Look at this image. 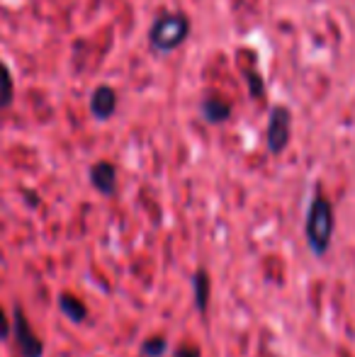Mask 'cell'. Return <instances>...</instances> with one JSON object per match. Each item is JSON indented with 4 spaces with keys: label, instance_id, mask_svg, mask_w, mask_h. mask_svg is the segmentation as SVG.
<instances>
[{
    "label": "cell",
    "instance_id": "1",
    "mask_svg": "<svg viewBox=\"0 0 355 357\" xmlns=\"http://www.w3.org/2000/svg\"><path fill=\"white\" fill-rule=\"evenodd\" d=\"M190 37V17L183 13H163L149 27V44L156 52L168 54L183 47Z\"/></svg>",
    "mask_w": 355,
    "mask_h": 357
},
{
    "label": "cell",
    "instance_id": "2",
    "mask_svg": "<svg viewBox=\"0 0 355 357\" xmlns=\"http://www.w3.org/2000/svg\"><path fill=\"white\" fill-rule=\"evenodd\" d=\"M333 236V209L328 199L314 197L312 207L307 212V243L317 255H324L331 245Z\"/></svg>",
    "mask_w": 355,
    "mask_h": 357
},
{
    "label": "cell",
    "instance_id": "3",
    "mask_svg": "<svg viewBox=\"0 0 355 357\" xmlns=\"http://www.w3.org/2000/svg\"><path fill=\"white\" fill-rule=\"evenodd\" d=\"M13 331H15V343H17V350L22 353V357H42L44 355V343L34 335L32 326H29L24 311L15 309L13 314Z\"/></svg>",
    "mask_w": 355,
    "mask_h": 357
},
{
    "label": "cell",
    "instance_id": "4",
    "mask_svg": "<svg viewBox=\"0 0 355 357\" xmlns=\"http://www.w3.org/2000/svg\"><path fill=\"white\" fill-rule=\"evenodd\" d=\"M289 109L287 107H273L268 119V149L270 153H282L289 142Z\"/></svg>",
    "mask_w": 355,
    "mask_h": 357
},
{
    "label": "cell",
    "instance_id": "5",
    "mask_svg": "<svg viewBox=\"0 0 355 357\" xmlns=\"http://www.w3.org/2000/svg\"><path fill=\"white\" fill-rule=\"evenodd\" d=\"M117 109V93L109 85H98L90 93V114L100 122H107Z\"/></svg>",
    "mask_w": 355,
    "mask_h": 357
},
{
    "label": "cell",
    "instance_id": "6",
    "mask_svg": "<svg viewBox=\"0 0 355 357\" xmlns=\"http://www.w3.org/2000/svg\"><path fill=\"white\" fill-rule=\"evenodd\" d=\"M90 185L105 197H112L117 190V168L109 160H100L90 168Z\"/></svg>",
    "mask_w": 355,
    "mask_h": 357
},
{
    "label": "cell",
    "instance_id": "7",
    "mask_svg": "<svg viewBox=\"0 0 355 357\" xmlns=\"http://www.w3.org/2000/svg\"><path fill=\"white\" fill-rule=\"evenodd\" d=\"M199 112H202L204 122L222 124L232 117V105L219 98V95H207V98H202V102H199Z\"/></svg>",
    "mask_w": 355,
    "mask_h": 357
},
{
    "label": "cell",
    "instance_id": "8",
    "mask_svg": "<svg viewBox=\"0 0 355 357\" xmlns=\"http://www.w3.org/2000/svg\"><path fill=\"white\" fill-rule=\"evenodd\" d=\"M209 294H212V280L207 278L204 270H197L192 278V296H195V306H197L199 314L207 311L209 304Z\"/></svg>",
    "mask_w": 355,
    "mask_h": 357
},
{
    "label": "cell",
    "instance_id": "9",
    "mask_svg": "<svg viewBox=\"0 0 355 357\" xmlns=\"http://www.w3.org/2000/svg\"><path fill=\"white\" fill-rule=\"evenodd\" d=\"M59 309H61V314L66 316V319L76 321V324H83V321H86V316H88V306L73 294H61V296H59Z\"/></svg>",
    "mask_w": 355,
    "mask_h": 357
},
{
    "label": "cell",
    "instance_id": "10",
    "mask_svg": "<svg viewBox=\"0 0 355 357\" xmlns=\"http://www.w3.org/2000/svg\"><path fill=\"white\" fill-rule=\"evenodd\" d=\"M15 98V80L10 68L5 66V61L0 59V109H5Z\"/></svg>",
    "mask_w": 355,
    "mask_h": 357
},
{
    "label": "cell",
    "instance_id": "11",
    "mask_svg": "<svg viewBox=\"0 0 355 357\" xmlns=\"http://www.w3.org/2000/svg\"><path fill=\"white\" fill-rule=\"evenodd\" d=\"M166 350H168V340L163 335H151V338L142 343V355L146 357H161L166 355Z\"/></svg>",
    "mask_w": 355,
    "mask_h": 357
},
{
    "label": "cell",
    "instance_id": "12",
    "mask_svg": "<svg viewBox=\"0 0 355 357\" xmlns=\"http://www.w3.org/2000/svg\"><path fill=\"white\" fill-rule=\"evenodd\" d=\"M246 83H248V90H251L253 98H261V95H263V80H261V75L253 73V71H248L246 73Z\"/></svg>",
    "mask_w": 355,
    "mask_h": 357
},
{
    "label": "cell",
    "instance_id": "13",
    "mask_svg": "<svg viewBox=\"0 0 355 357\" xmlns=\"http://www.w3.org/2000/svg\"><path fill=\"white\" fill-rule=\"evenodd\" d=\"M173 357H202L197 345H180V348L173 353Z\"/></svg>",
    "mask_w": 355,
    "mask_h": 357
},
{
    "label": "cell",
    "instance_id": "14",
    "mask_svg": "<svg viewBox=\"0 0 355 357\" xmlns=\"http://www.w3.org/2000/svg\"><path fill=\"white\" fill-rule=\"evenodd\" d=\"M10 335V326H8V316L3 314V309H0V340H5Z\"/></svg>",
    "mask_w": 355,
    "mask_h": 357
}]
</instances>
